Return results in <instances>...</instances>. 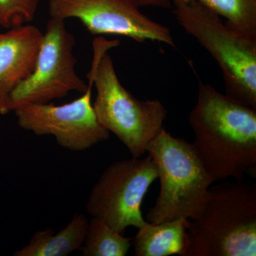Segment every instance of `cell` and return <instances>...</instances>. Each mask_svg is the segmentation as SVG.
Returning <instances> with one entry per match:
<instances>
[{
  "label": "cell",
  "instance_id": "cell-8",
  "mask_svg": "<svg viewBox=\"0 0 256 256\" xmlns=\"http://www.w3.org/2000/svg\"><path fill=\"white\" fill-rule=\"evenodd\" d=\"M87 77V90L68 104H28L16 107L13 111L20 127L36 136H54L58 146L73 152L86 151L108 140L110 133L98 122L92 107V64Z\"/></svg>",
  "mask_w": 256,
  "mask_h": 256
},
{
  "label": "cell",
  "instance_id": "cell-17",
  "mask_svg": "<svg viewBox=\"0 0 256 256\" xmlns=\"http://www.w3.org/2000/svg\"><path fill=\"white\" fill-rule=\"evenodd\" d=\"M0 32H1V28H0Z\"/></svg>",
  "mask_w": 256,
  "mask_h": 256
},
{
  "label": "cell",
  "instance_id": "cell-11",
  "mask_svg": "<svg viewBox=\"0 0 256 256\" xmlns=\"http://www.w3.org/2000/svg\"><path fill=\"white\" fill-rule=\"evenodd\" d=\"M190 220H168L159 224L146 222L132 240L136 256H186L190 239Z\"/></svg>",
  "mask_w": 256,
  "mask_h": 256
},
{
  "label": "cell",
  "instance_id": "cell-12",
  "mask_svg": "<svg viewBox=\"0 0 256 256\" xmlns=\"http://www.w3.org/2000/svg\"><path fill=\"white\" fill-rule=\"evenodd\" d=\"M89 220L84 214L75 213L64 228L55 233L50 228L38 230L30 242L16 250L14 256H67L80 252Z\"/></svg>",
  "mask_w": 256,
  "mask_h": 256
},
{
  "label": "cell",
  "instance_id": "cell-9",
  "mask_svg": "<svg viewBox=\"0 0 256 256\" xmlns=\"http://www.w3.org/2000/svg\"><path fill=\"white\" fill-rule=\"evenodd\" d=\"M52 18H76L92 35H114L175 47L169 28L146 16L130 0H50Z\"/></svg>",
  "mask_w": 256,
  "mask_h": 256
},
{
  "label": "cell",
  "instance_id": "cell-13",
  "mask_svg": "<svg viewBox=\"0 0 256 256\" xmlns=\"http://www.w3.org/2000/svg\"><path fill=\"white\" fill-rule=\"evenodd\" d=\"M132 244V238L114 230L99 217L92 216L80 252L84 256H124Z\"/></svg>",
  "mask_w": 256,
  "mask_h": 256
},
{
  "label": "cell",
  "instance_id": "cell-14",
  "mask_svg": "<svg viewBox=\"0 0 256 256\" xmlns=\"http://www.w3.org/2000/svg\"><path fill=\"white\" fill-rule=\"evenodd\" d=\"M232 30L256 40V0H200Z\"/></svg>",
  "mask_w": 256,
  "mask_h": 256
},
{
  "label": "cell",
  "instance_id": "cell-10",
  "mask_svg": "<svg viewBox=\"0 0 256 256\" xmlns=\"http://www.w3.org/2000/svg\"><path fill=\"white\" fill-rule=\"evenodd\" d=\"M42 37L30 24L0 32V116L11 111V94L33 72Z\"/></svg>",
  "mask_w": 256,
  "mask_h": 256
},
{
  "label": "cell",
  "instance_id": "cell-7",
  "mask_svg": "<svg viewBox=\"0 0 256 256\" xmlns=\"http://www.w3.org/2000/svg\"><path fill=\"white\" fill-rule=\"evenodd\" d=\"M64 22L50 18L47 22L33 72L10 96L11 111L24 104H48L68 92L87 90L88 84L76 72L75 38Z\"/></svg>",
  "mask_w": 256,
  "mask_h": 256
},
{
  "label": "cell",
  "instance_id": "cell-2",
  "mask_svg": "<svg viewBox=\"0 0 256 256\" xmlns=\"http://www.w3.org/2000/svg\"><path fill=\"white\" fill-rule=\"evenodd\" d=\"M119 44L118 40L104 36L96 37L92 42L96 90L92 107L101 126L118 138L133 158H141L164 128L168 111L161 101L139 100L121 84L108 53Z\"/></svg>",
  "mask_w": 256,
  "mask_h": 256
},
{
  "label": "cell",
  "instance_id": "cell-1",
  "mask_svg": "<svg viewBox=\"0 0 256 256\" xmlns=\"http://www.w3.org/2000/svg\"><path fill=\"white\" fill-rule=\"evenodd\" d=\"M188 124L192 146L214 183L256 174V109L200 82Z\"/></svg>",
  "mask_w": 256,
  "mask_h": 256
},
{
  "label": "cell",
  "instance_id": "cell-16",
  "mask_svg": "<svg viewBox=\"0 0 256 256\" xmlns=\"http://www.w3.org/2000/svg\"><path fill=\"white\" fill-rule=\"evenodd\" d=\"M138 8H172V0H130Z\"/></svg>",
  "mask_w": 256,
  "mask_h": 256
},
{
  "label": "cell",
  "instance_id": "cell-15",
  "mask_svg": "<svg viewBox=\"0 0 256 256\" xmlns=\"http://www.w3.org/2000/svg\"><path fill=\"white\" fill-rule=\"evenodd\" d=\"M40 0H0V28L9 30L30 24Z\"/></svg>",
  "mask_w": 256,
  "mask_h": 256
},
{
  "label": "cell",
  "instance_id": "cell-5",
  "mask_svg": "<svg viewBox=\"0 0 256 256\" xmlns=\"http://www.w3.org/2000/svg\"><path fill=\"white\" fill-rule=\"evenodd\" d=\"M175 18L216 62L226 92L256 109V40L232 30L200 0H172Z\"/></svg>",
  "mask_w": 256,
  "mask_h": 256
},
{
  "label": "cell",
  "instance_id": "cell-4",
  "mask_svg": "<svg viewBox=\"0 0 256 256\" xmlns=\"http://www.w3.org/2000/svg\"><path fill=\"white\" fill-rule=\"evenodd\" d=\"M146 152L160 182L159 196L146 213V222L159 224L198 216L214 182L192 143L163 128L150 143Z\"/></svg>",
  "mask_w": 256,
  "mask_h": 256
},
{
  "label": "cell",
  "instance_id": "cell-6",
  "mask_svg": "<svg viewBox=\"0 0 256 256\" xmlns=\"http://www.w3.org/2000/svg\"><path fill=\"white\" fill-rule=\"evenodd\" d=\"M158 178L149 156L114 162L92 186L87 212L121 234L130 226L140 228L146 222L141 210L143 200Z\"/></svg>",
  "mask_w": 256,
  "mask_h": 256
},
{
  "label": "cell",
  "instance_id": "cell-3",
  "mask_svg": "<svg viewBox=\"0 0 256 256\" xmlns=\"http://www.w3.org/2000/svg\"><path fill=\"white\" fill-rule=\"evenodd\" d=\"M188 235L186 256H256V184L210 186L201 213L190 220Z\"/></svg>",
  "mask_w": 256,
  "mask_h": 256
}]
</instances>
